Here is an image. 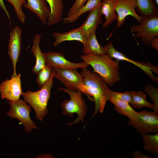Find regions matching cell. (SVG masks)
Segmentation results:
<instances>
[{"label":"cell","mask_w":158,"mask_h":158,"mask_svg":"<svg viewBox=\"0 0 158 158\" xmlns=\"http://www.w3.org/2000/svg\"><path fill=\"white\" fill-rule=\"evenodd\" d=\"M144 90L150 97L154 106V111L158 113V88L155 87L151 83L147 84L145 87Z\"/></svg>","instance_id":"obj_28"},{"label":"cell","mask_w":158,"mask_h":158,"mask_svg":"<svg viewBox=\"0 0 158 158\" xmlns=\"http://www.w3.org/2000/svg\"><path fill=\"white\" fill-rule=\"evenodd\" d=\"M118 0H102L101 2V12L103 15L105 21L102 26L105 28L117 20V14L115 9Z\"/></svg>","instance_id":"obj_19"},{"label":"cell","mask_w":158,"mask_h":158,"mask_svg":"<svg viewBox=\"0 0 158 158\" xmlns=\"http://www.w3.org/2000/svg\"><path fill=\"white\" fill-rule=\"evenodd\" d=\"M83 54H92L95 55H101L106 54L104 48L98 42L96 34L94 32L87 38L83 44Z\"/></svg>","instance_id":"obj_20"},{"label":"cell","mask_w":158,"mask_h":158,"mask_svg":"<svg viewBox=\"0 0 158 158\" xmlns=\"http://www.w3.org/2000/svg\"><path fill=\"white\" fill-rule=\"evenodd\" d=\"M102 0H87L86 3L70 17L63 18L62 20L65 24L76 21L79 18L86 12L89 11L101 3Z\"/></svg>","instance_id":"obj_22"},{"label":"cell","mask_w":158,"mask_h":158,"mask_svg":"<svg viewBox=\"0 0 158 158\" xmlns=\"http://www.w3.org/2000/svg\"><path fill=\"white\" fill-rule=\"evenodd\" d=\"M155 1L156 3V4L158 6V0H155Z\"/></svg>","instance_id":"obj_35"},{"label":"cell","mask_w":158,"mask_h":158,"mask_svg":"<svg viewBox=\"0 0 158 158\" xmlns=\"http://www.w3.org/2000/svg\"><path fill=\"white\" fill-rule=\"evenodd\" d=\"M131 97L130 104L135 109H141L144 107L154 109L153 103L148 102L146 99V96L142 91H130Z\"/></svg>","instance_id":"obj_24"},{"label":"cell","mask_w":158,"mask_h":158,"mask_svg":"<svg viewBox=\"0 0 158 158\" xmlns=\"http://www.w3.org/2000/svg\"><path fill=\"white\" fill-rule=\"evenodd\" d=\"M104 47L106 54L111 58L114 59L119 61H126L134 64L141 69L153 82H158V78L152 73L151 68L152 64L150 63L135 61L128 58L122 53L116 50L114 47L113 44L111 41L105 44Z\"/></svg>","instance_id":"obj_7"},{"label":"cell","mask_w":158,"mask_h":158,"mask_svg":"<svg viewBox=\"0 0 158 158\" xmlns=\"http://www.w3.org/2000/svg\"><path fill=\"white\" fill-rule=\"evenodd\" d=\"M13 6L16 16L19 21L24 23L26 19V16L22 10V6L25 4V0H6Z\"/></svg>","instance_id":"obj_27"},{"label":"cell","mask_w":158,"mask_h":158,"mask_svg":"<svg viewBox=\"0 0 158 158\" xmlns=\"http://www.w3.org/2000/svg\"><path fill=\"white\" fill-rule=\"evenodd\" d=\"M53 68L45 64V66L36 74L37 81L40 88L42 87L49 80Z\"/></svg>","instance_id":"obj_26"},{"label":"cell","mask_w":158,"mask_h":158,"mask_svg":"<svg viewBox=\"0 0 158 158\" xmlns=\"http://www.w3.org/2000/svg\"><path fill=\"white\" fill-rule=\"evenodd\" d=\"M137 12L142 17L158 14V9L154 0H137Z\"/></svg>","instance_id":"obj_23"},{"label":"cell","mask_w":158,"mask_h":158,"mask_svg":"<svg viewBox=\"0 0 158 158\" xmlns=\"http://www.w3.org/2000/svg\"><path fill=\"white\" fill-rule=\"evenodd\" d=\"M109 100L114 106L119 113L128 117L129 119L133 120L137 117L138 112L136 111L127 102L119 100L110 97Z\"/></svg>","instance_id":"obj_21"},{"label":"cell","mask_w":158,"mask_h":158,"mask_svg":"<svg viewBox=\"0 0 158 158\" xmlns=\"http://www.w3.org/2000/svg\"><path fill=\"white\" fill-rule=\"evenodd\" d=\"M87 0H75L72 6L69 8L66 17H70L82 6Z\"/></svg>","instance_id":"obj_30"},{"label":"cell","mask_w":158,"mask_h":158,"mask_svg":"<svg viewBox=\"0 0 158 158\" xmlns=\"http://www.w3.org/2000/svg\"><path fill=\"white\" fill-rule=\"evenodd\" d=\"M0 7L5 12L7 17L9 19L10 18V16L6 6L4 3L3 0H0Z\"/></svg>","instance_id":"obj_33"},{"label":"cell","mask_w":158,"mask_h":158,"mask_svg":"<svg viewBox=\"0 0 158 158\" xmlns=\"http://www.w3.org/2000/svg\"><path fill=\"white\" fill-rule=\"evenodd\" d=\"M58 90L66 92L70 97L69 99H65L61 104L63 115L71 117H73L74 114L78 115L76 119L72 122L68 123L67 125L78 124L80 121L84 123L87 110V105L82 95L84 94L80 92L66 88H59Z\"/></svg>","instance_id":"obj_3"},{"label":"cell","mask_w":158,"mask_h":158,"mask_svg":"<svg viewBox=\"0 0 158 158\" xmlns=\"http://www.w3.org/2000/svg\"><path fill=\"white\" fill-rule=\"evenodd\" d=\"M133 157L135 158H150L151 157L149 156L143 154L140 151L135 150L133 152Z\"/></svg>","instance_id":"obj_31"},{"label":"cell","mask_w":158,"mask_h":158,"mask_svg":"<svg viewBox=\"0 0 158 158\" xmlns=\"http://www.w3.org/2000/svg\"><path fill=\"white\" fill-rule=\"evenodd\" d=\"M150 45L154 49L158 50V37H155L152 40Z\"/></svg>","instance_id":"obj_32"},{"label":"cell","mask_w":158,"mask_h":158,"mask_svg":"<svg viewBox=\"0 0 158 158\" xmlns=\"http://www.w3.org/2000/svg\"><path fill=\"white\" fill-rule=\"evenodd\" d=\"M37 158H53V156L50 154H44L37 156Z\"/></svg>","instance_id":"obj_34"},{"label":"cell","mask_w":158,"mask_h":158,"mask_svg":"<svg viewBox=\"0 0 158 158\" xmlns=\"http://www.w3.org/2000/svg\"><path fill=\"white\" fill-rule=\"evenodd\" d=\"M42 35H34L33 40V45L31 49V52L35 58L36 63L32 68V71L36 74L45 65V61L44 53L42 51L40 46Z\"/></svg>","instance_id":"obj_18"},{"label":"cell","mask_w":158,"mask_h":158,"mask_svg":"<svg viewBox=\"0 0 158 158\" xmlns=\"http://www.w3.org/2000/svg\"><path fill=\"white\" fill-rule=\"evenodd\" d=\"M54 71L53 68L50 77L47 83L39 90H28L22 92L24 100L34 109L37 118L42 121L48 113L47 104L51 97V91L53 85Z\"/></svg>","instance_id":"obj_2"},{"label":"cell","mask_w":158,"mask_h":158,"mask_svg":"<svg viewBox=\"0 0 158 158\" xmlns=\"http://www.w3.org/2000/svg\"><path fill=\"white\" fill-rule=\"evenodd\" d=\"M23 6L36 15L42 23L46 25L50 10L46 0H27Z\"/></svg>","instance_id":"obj_15"},{"label":"cell","mask_w":158,"mask_h":158,"mask_svg":"<svg viewBox=\"0 0 158 158\" xmlns=\"http://www.w3.org/2000/svg\"><path fill=\"white\" fill-rule=\"evenodd\" d=\"M22 34L21 28L16 25L13 28L8 40V53L12 62L13 69L11 77L17 75L16 66L20 55Z\"/></svg>","instance_id":"obj_9"},{"label":"cell","mask_w":158,"mask_h":158,"mask_svg":"<svg viewBox=\"0 0 158 158\" xmlns=\"http://www.w3.org/2000/svg\"><path fill=\"white\" fill-rule=\"evenodd\" d=\"M53 69L54 77L61 82L66 88L80 92L78 87L83 84V78L77 69Z\"/></svg>","instance_id":"obj_8"},{"label":"cell","mask_w":158,"mask_h":158,"mask_svg":"<svg viewBox=\"0 0 158 158\" xmlns=\"http://www.w3.org/2000/svg\"><path fill=\"white\" fill-rule=\"evenodd\" d=\"M101 3L90 11L83 23L78 28L87 38L93 32H96L98 26L103 22L101 12Z\"/></svg>","instance_id":"obj_14"},{"label":"cell","mask_w":158,"mask_h":158,"mask_svg":"<svg viewBox=\"0 0 158 158\" xmlns=\"http://www.w3.org/2000/svg\"><path fill=\"white\" fill-rule=\"evenodd\" d=\"M45 64L53 68L74 69L87 68L89 65L84 62L75 63L67 60L63 54L59 52L44 53Z\"/></svg>","instance_id":"obj_10"},{"label":"cell","mask_w":158,"mask_h":158,"mask_svg":"<svg viewBox=\"0 0 158 158\" xmlns=\"http://www.w3.org/2000/svg\"><path fill=\"white\" fill-rule=\"evenodd\" d=\"M137 6V0H118L115 9L117 16L116 28L123 25L128 16L134 17L139 23L142 21V17L135 12Z\"/></svg>","instance_id":"obj_11"},{"label":"cell","mask_w":158,"mask_h":158,"mask_svg":"<svg viewBox=\"0 0 158 158\" xmlns=\"http://www.w3.org/2000/svg\"><path fill=\"white\" fill-rule=\"evenodd\" d=\"M50 10L46 25L50 26L57 24L62 19L63 4V0H46Z\"/></svg>","instance_id":"obj_17"},{"label":"cell","mask_w":158,"mask_h":158,"mask_svg":"<svg viewBox=\"0 0 158 158\" xmlns=\"http://www.w3.org/2000/svg\"><path fill=\"white\" fill-rule=\"evenodd\" d=\"M52 35L55 40L54 43V46H56L61 43L66 41H77L83 44L87 38L85 35L78 28L71 29L67 32H54Z\"/></svg>","instance_id":"obj_16"},{"label":"cell","mask_w":158,"mask_h":158,"mask_svg":"<svg viewBox=\"0 0 158 158\" xmlns=\"http://www.w3.org/2000/svg\"><path fill=\"white\" fill-rule=\"evenodd\" d=\"M128 124L135 128L142 135L158 133V116L154 111L142 110L138 112L136 118L127 122Z\"/></svg>","instance_id":"obj_6"},{"label":"cell","mask_w":158,"mask_h":158,"mask_svg":"<svg viewBox=\"0 0 158 158\" xmlns=\"http://www.w3.org/2000/svg\"><path fill=\"white\" fill-rule=\"evenodd\" d=\"M7 101L10 107L7 114L12 118L18 119L27 133H30L32 129H38L37 126L30 117L31 106L30 105H28L24 100L20 99L15 102Z\"/></svg>","instance_id":"obj_5"},{"label":"cell","mask_w":158,"mask_h":158,"mask_svg":"<svg viewBox=\"0 0 158 158\" xmlns=\"http://www.w3.org/2000/svg\"><path fill=\"white\" fill-rule=\"evenodd\" d=\"M80 58L83 62L91 66L110 87L121 80L119 61L114 60L107 54L95 55L83 54Z\"/></svg>","instance_id":"obj_1"},{"label":"cell","mask_w":158,"mask_h":158,"mask_svg":"<svg viewBox=\"0 0 158 158\" xmlns=\"http://www.w3.org/2000/svg\"><path fill=\"white\" fill-rule=\"evenodd\" d=\"M130 30L136 37L140 38L143 44L149 46L152 40L158 37V14L142 17L140 24L132 25Z\"/></svg>","instance_id":"obj_4"},{"label":"cell","mask_w":158,"mask_h":158,"mask_svg":"<svg viewBox=\"0 0 158 158\" xmlns=\"http://www.w3.org/2000/svg\"><path fill=\"white\" fill-rule=\"evenodd\" d=\"M110 97L116 99L125 101L130 103L131 97L130 91H126L123 92H119L110 90Z\"/></svg>","instance_id":"obj_29"},{"label":"cell","mask_w":158,"mask_h":158,"mask_svg":"<svg viewBox=\"0 0 158 158\" xmlns=\"http://www.w3.org/2000/svg\"><path fill=\"white\" fill-rule=\"evenodd\" d=\"M80 73L83 78V84L96 89L109 100L110 98L108 85L97 73L87 68H82Z\"/></svg>","instance_id":"obj_13"},{"label":"cell","mask_w":158,"mask_h":158,"mask_svg":"<svg viewBox=\"0 0 158 158\" xmlns=\"http://www.w3.org/2000/svg\"><path fill=\"white\" fill-rule=\"evenodd\" d=\"M143 147L145 150L150 153H158V133L154 135H142Z\"/></svg>","instance_id":"obj_25"},{"label":"cell","mask_w":158,"mask_h":158,"mask_svg":"<svg viewBox=\"0 0 158 158\" xmlns=\"http://www.w3.org/2000/svg\"><path fill=\"white\" fill-rule=\"evenodd\" d=\"M20 73L11 77L10 79L4 81L0 85V92L2 99H6L11 102L19 99L22 93Z\"/></svg>","instance_id":"obj_12"}]
</instances>
